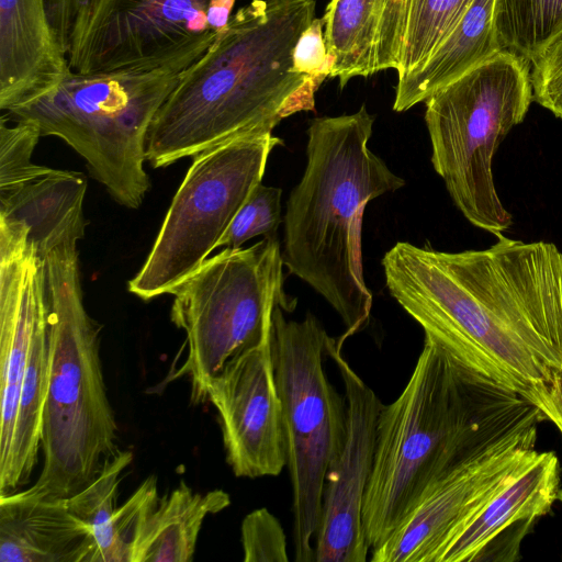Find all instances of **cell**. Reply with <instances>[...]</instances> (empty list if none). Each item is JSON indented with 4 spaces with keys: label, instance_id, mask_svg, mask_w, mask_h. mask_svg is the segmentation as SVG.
I'll list each match as a JSON object with an SVG mask.
<instances>
[{
    "label": "cell",
    "instance_id": "1",
    "mask_svg": "<svg viewBox=\"0 0 562 562\" xmlns=\"http://www.w3.org/2000/svg\"><path fill=\"white\" fill-rule=\"evenodd\" d=\"M496 238L459 252L398 241L382 259L385 283L426 337L530 398L562 366V252Z\"/></svg>",
    "mask_w": 562,
    "mask_h": 562
},
{
    "label": "cell",
    "instance_id": "2",
    "mask_svg": "<svg viewBox=\"0 0 562 562\" xmlns=\"http://www.w3.org/2000/svg\"><path fill=\"white\" fill-rule=\"evenodd\" d=\"M544 420L522 392L425 336L405 387L378 419L362 512L370 549L385 541L437 482Z\"/></svg>",
    "mask_w": 562,
    "mask_h": 562
},
{
    "label": "cell",
    "instance_id": "3",
    "mask_svg": "<svg viewBox=\"0 0 562 562\" xmlns=\"http://www.w3.org/2000/svg\"><path fill=\"white\" fill-rule=\"evenodd\" d=\"M315 19L314 0H252L231 16L156 114L146 157L167 167L239 137L271 134L314 108L319 85L297 72L293 52Z\"/></svg>",
    "mask_w": 562,
    "mask_h": 562
},
{
    "label": "cell",
    "instance_id": "4",
    "mask_svg": "<svg viewBox=\"0 0 562 562\" xmlns=\"http://www.w3.org/2000/svg\"><path fill=\"white\" fill-rule=\"evenodd\" d=\"M373 122L364 104L352 114L311 122L306 167L283 220V265L340 316L341 344L367 327L372 308L361 254L366 205L405 186L368 147Z\"/></svg>",
    "mask_w": 562,
    "mask_h": 562
},
{
    "label": "cell",
    "instance_id": "5",
    "mask_svg": "<svg viewBox=\"0 0 562 562\" xmlns=\"http://www.w3.org/2000/svg\"><path fill=\"white\" fill-rule=\"evenodd\" d=\"M47 305L49 371L43 409L44 462L31 487L70 497L115 453L117 425L100 359L99 327L88 314L76 243L42 258Z\"/></svg>",
    "mask_w": 562,
    "mask_h": 562
},
{
    "label": "cell",
    "instance_id": "6",
    "mask_svg": "<svg viewBox=\"0 0 562 562\" xmlns=\"http://www.w3.org/2000/svg\"><path fill=\"white\" fill-rule=\"evenodd\" d=\"M206 49L92 74L69 68L56 88L8 114L35 123L42 136L63 138L112 199L137 209L150 188L144 169L149 127L182 72Z\"/></svg>",
    "mask_w": 562,
    "mask_h": 562
},
{
    "label": "cell",
    "instance_id": "7",
    "mask_svg": "<svg viewBox=\"0 0 562 562\" xmlns=\"http://www.w3.org/2000/svg\"><path fill=\"white\" fill-rule=\"evenodd\" d=\"M530 71L529 59L502 49L425 101L435 171L463 216L496 237L513 217L496 192L492 161L533 100Z\"/></svg>",
    "mask_w": 562,
    "mask_h": 562
},
{
    "label": "cell",
    "instance_id": "8",
    "mask_svg": "<svg viewBox=\"0 0 562 562\" xmlns=\"http://www.w3.org/2000/svg\"><path fill=\"white\" fill-rule=\"evenodd\" d=\"M282 250L277 235L247 248H224L170 291V318L186 333L187 353L170 376H186L191 402L206 401V386L235 356L271 334L272 313L286 307Z\"/></svg>",
    "mask_w": 562,
    "mask_h": 562
},
{
    "label": "cell",
    "instance_id": "9",
    "mask_svg": "<svg viewBox=\"0 0 562 562\" xmlns=\"http://www.w3.org/2000/svg\"><path fill=\"white\" fill-rule=\"evenodd\" d=\"M280 305L272 313L270 344L285 427L294 553L296 562H312L325 476L345 445L347 414L324 370L333 338L313 314L286 319Z\"/></svg>",
    "mask_w": 562,
    "mask_h": 562
},
{
    "label": "cell",
    "instance_id": "10",
    "mask_svg": "<svg viewBox=\"0 0 562 562\" xmlns=\"http://www.w3.org/2000/svg\"><path fill=\"white\" fill-rule=\"evenodd\" d=\"M278 145L282 140L272 134L252 135L195 155L128 291L147 301L170 293L200 268L261 182Z\"/></svg>",
    "mask_w": 562,
    "mask_h": 562
},
{
    "label": "cell",
    "instance_id": "11",
    "mask_svg": "<svg viewBox=\"0 0 562 562\" xmlns=\"http://www.w3.org/2000/svg\"><path fill=\"white\" fill-rule=\"evenodd\" d=\"M236 1L86 0L69 36V68L92 74L209 48Z\"/></svg>",
    "mask_w": 562,
    "mask_h": 562
},
{
    "label": "cell",
    "instance_id": "12",
    "mask_svg": "<svg viewBox=\"0 0 562 562\" xmlns=\"http://www.w3.org/2000/svg\"><path fill=\"white\" fill-rule=\"evenodd\" d=\"M538 426L521 430L430 487L371 550L372 562H438L451 540L536 452Z\"/></svg>",
    "mask_w": 562,
    "mask_h": 562
},
{
    "label": "cell",
    "instance_id": "13",
    "mask_svg": "<svg viewBox=\"0 0 562 562\" xmlns=\"http://www.w3.org/2000/svg\"><path fill=\"white\" fill-rule=\"evenodd\" d=\"M333 338L330 357L346 397L345 445L326 472L314 562H364L371 551L363 528V503L374 463L376 427L384 404L350 367Z\"/></svg>",
    "mask_w": 562,
    "mask_h": 562
},
{
    "label": "cell",
    "instance_id": "14",
    "mask_svg": "<svg viewBox=\"0 0 562 562\" xmlns=\"http://www.w3.org/2000/svg\"><path fill=\"white\" fill-rule=\"evenodd\" d=\"M270 336L231 359L206 386V400L217 412L226 461L237 477L276 476L286 467Z\"/></svg>",
    "mask_w": 562,
    "mask_h": 562
},
{
    "label": "cell",
    "instance_id": "15",
    "mask_svg": "<svg viewBox=\"0 0 562 562\" xmlns=\"http://www.w3.org/2000/svg\"><path fill=\"white\" fill-rule=\"evenodd\" d=\"M46 317L42 258L23 226L0 223V468L12 448L30 346Z\"/></svg>",
    "mask_w": 562,
    "mask_h": 562
},
{
    "label": "cell",
    "instance_id": "16",
    "mask_svg": "<svg viewBox=\"0 0 562 562\" xmlns=\"http://www.w3.org/2000/svg\"><path fill=\"white\" fill-rule=\"evenodd\" d=\"M562 502L561 468L552 451L536 452L467 522L438 562H512L537 520Z\"/></svg>",
    "mask_w": 562,
    "mask_h": 562
},
{
    "label": "cell",
    "instance_id": "17",
    "mask_svg": "<svg viewBox=\"0 0 562 562\" xmlns=\"http://www.w3.org/2000/svg\"><path fill=\"white\" fill-rule=\"evenodd\" d=\"M68 70L47 0H0V109L9 112L38 99Z\"/></svg>",
    "mask_w": 562,
    "mask_h": 562
},
{
    "label": "cell",
    "instance_id": "18",
    "mask_svg": "<svg viewBox=\"0 0 562 562\" xmlns=\"http://www.w3.org/2000/svg\"><path fill=\"white\" fill-rule=\"evenodd\" d=\"M408 0H330L324 38L334 64L330 78L340 88L357 76L368 77L401 65Z\"/></svg>",
    "mask_w": 562,
    "mask_h": 562
},
{
    "label": "cell",
    "instance_id": "19",
    "mask_svg": "<svg viewBox=\"0 0 562 562\" xmlns=\"http://www.w3.org/2000/svg\"><path fill=\"white\" fill-rule=\"evenodd\" d=\"M87 187L81 172L33 162L15 178L0 183V221L24 226L29 241L43 258L59 246L83 238Z\"/></svg>",
    "mask_w": 562,
    "mask_h": 562
},
{
    "label": "cell",
    "instance_id": "20",
    "mask_svg": "<svg viewBox=\"0 0 562 562\" xmlns=\"http://www.w3.org/2000/svg\"><path fill=\"white\" fill-rule=\"evenodd\" d=\"M90 528L67 498L29 487L0 495V562H91Z\"/></svg>",
    "mask_w": 562,
    "mask_h": 562
},
{
    "label": "cell",
    "instance_id": "21",
    "mask_svg": "<svg viewBox=\"0 0 562 562\" xmlns=\"http://www.w3.org/2000/svg\"><path fill=\"white\" fill-rule=\"evenodd\" d=\"M495 0H474L448 37L418 67L397 78L393 110L406 111L502 50Z\"/></svg>",
    "mask_w": 562,
    "mask_h": 562
},
{
    "label": "cell",
    "instance_id": "22",
    "mask_svg": "<svg viewBox=\"0 0 562 562\" xmlns=\"http://www.w3.org/2000/svg\"><path fill=\"white\" fill-rule=\"evenodd\" d=\"M229 504V495L223 490L202 494L181 481L139 519L130 544L128 562L192 561L205 518Z\"/></svg>",
    "mask_w": 562,
    "mask_h": 562
},
{
    "label": "cell",
    "instance_id": "23",
    "mask_svg": "<svg viewBox=\"0 0 562 562\" xmlns=\"http://www.w3.org/2000/svg\"><path fill=\"white\" fill-rule=\"evenodd\" d=\"M132 460L131 451L117 450L104 460L91 483L67 497L71 513L92 532L94 550L91 562H127V553L114 531V516L120 482Z\"/></svg>",
    "mask_w": 562,
    "mask_h": 562
},
{
    "label": "cell",
    "instance_id": "24",
    "mask_svg": "<svg viewBox=\"0 0 562 562\" xmlns=\"http://www.w3.org/2000/svg\"><path fill=\"white\" fill-rule=\"evenodd\" d=\"M501 49L531 58L562 29V0H495Z\"/></svg>",
    "mask_w": 562,
    "mask_h": 562
},
{
    "label": "cell",
    "instance_id": "25",
    "mask_svg": "<svg viewBox=\"0 0 562 562\" xmlns=\"http://www.w3.org/2000/svg\"><path fill=\"white\" fill-rule=\"evenodd\" d=\"M474 0H408L397 78L423 64L448 37Z\"/></svg>",
    "mask_w": 562,
    "mask_h": 562
},
{
    "label": "cell",
    "instance_id": "26",
    "mask_svg": "<svg viewBox=\"0 0 562 562\" xmlns=\"http://www.w3.org/2000/svg\"><path fill=\"white\" fill-rule=\"evenodd\" d=\"M281 195L280 188L261 182L257 184L220 239L217 248L236 249L256 236L277 235L281 222Z\"/></svg>",
    "mask_w": 562,
    "mask_h": 562
},
{
    "label": "cell",
    "instance_id": "27",
    "mask_svg": "<svg viewBox=\"0 0 562 562\" xmlns=\"http://www.w3.org/2000/svg\"><path fill=\"white\" fill-rule=\"evenodd\" d=\"M244 562H288L286 537L267 508L249 513L240 527Z\"/></svg>",
    "mask_w": 562,
    "mask_h": 562
},
{
    "label": "cell",
    "instance_id": "28",
    "mask_svg": "<svg viewBox=\"0 0 562 562\" xmlns=\"http://www.w3.org/2000/svg\"><path fill=\"white\" fill-rule=\"evenodd\" d=\"M530 63L533 100L562 119V29Z\"/></svg>",
    "mask_w": 562,
    "mask_h": 562
},
{
    "label": "cell",
    "instance_id": "29",
    "mask_svg": "<svg viewBox=\"0 0 562 562\" xmlns=\"http://www.w3.org/2000/svg\"><path fill=\"white\" fill-rule=\"evenodd\" d=\"M42 136L40 127L27 120L8 125L5 116L0 122V182L22 172L33 162L35 146Z\"/></svg>",
    "mask_w": 562,
    "mask_h": 562
},
{
    "label": "cell",
    "instance_id": "30",
    "mask_svg": "<svg viewBox=\"0 0 562 562\" xmlns=\"http://www.w3.org/2000/svg\"><path fill=\"white\" fill-rule=\"evenodd\" d=\"M324 18H315L300 36L294 52V69L321 86L329 77L334 60L327 52Z\"/></svg>",
    "mask_w": 562,
    "mask_h": 562
},
{
    "label": "cell",
    "instance_id": "31",
    "mask_svg": "<svg viewBox=\"0 0 562 562\" xmlns=\"http://www.w3.org/2000/svg\"><path fill=\"white\" fill-rule=\"evenodd\" d=\"M530 398L562 434V366L553 367L549 379L532 389Z\"/></svg>",
    "mask_w": 562,
    "mask_h": 562
},
{
    "label": "cell",
    "instance_id": "32",
    "mask_svg": "<svg viewBox=\"0 0 562 562\" xmlns=\"http://www.w3.org/2000/svg\"><path fill=\"white\" fill-rule=\"evenodd\" d=\"M85 1L86 0H47L50 23L66 54L75 18Z\"/></svg>",
    "mask_w": 562,
    "mask_h": 562
}]
</instances>
